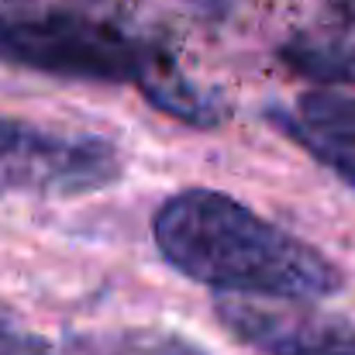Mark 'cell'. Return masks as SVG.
Returning <instances> with one entry per match:
<instances>
[{
  "label": "cell",
  "instance_id": "1",
  "mask_svg": "<svg viewBox=\"0 0 355 355\" xmlns=\"http://www.w3.org/2000/svg\"><path fill=\"white\" fill-rule=\"evenodd\" d=\"M152 238L173 269L232 297L300 304L335 297L345 286L342 269L321 248L221 190L173 193L152 218Z\"/></svg>",
  "mask_w": 355,
  "mask_h": 355
},
{
  "label": "cell",
  "instance_id": "2",
  "mask_svg": "<svg viewBox=\"0 0 355 355\" xmlns=\"http://www.w3.org/2000/svg\"><path fill=\"white\" fill-rule=\"evenodd\" d=\"M0 59L66 80L135 83L152 107L193 128L225 118L218 94L190 83L152 38L80 3L3 0Z\"/></svg>",
  "mask_w": 355,
  "mask_h": 355
},
{
  "label": "cell",
  "instance_id": "3",
  "mask_svg": "<svg viewBox=\"0 0 355 355\" xmlns=\"http://www.w3.org/2000/svg\"><path fill=\"white\" fill-rule=\"evenodd\" d=\"M124 176V152L94 131L0 118V193L83 197Z\"/></svg>",
  "mask_w": 355,
  "mask_h": 355
},
{
  "label": "cell",
  "instance_id": "4",
  "mask_svg": "<svg viewBox=\"0 0 355 355\" xmlns=\"http://www.w3.org/2000/svg\"><path fill=\"white\" fill-rule=\"evenodd\" d=\"M214 314L241 345L259 355H355V324L314 307H272L221 297Z\"/></svg>",
  "mask_w": 355,
  "mask_h": 355
},
{
  "label": "cell",
  "instance_id": "5",
  "mask_svg": "<svg viewBox=\"0 0 355 355\" xmlns=\"http://www.w3.org/2000/svg\"><path fill=\"white\" fill-rule=\"evenodd\" d=\"M269 121L314 155H355V94L352 90H307L293 111L269 107Z\"/></svg>",
  "mask_w": 355,
  "mask_h": 355
},
{
  "label": "cell",
  "instance_id": "6",
  "mask_svg": "<svg viewBox=\"0 0 355 355\" xmlns=\"http://www.w3.org/2000/svg\"><path fill=\"white\" fill-rule=\"evenodd\" d=\"M69 355H211L183 335L159 328H97L66 338Z\"/></svg>",
  "mask_w": 355,
  "mask_h": 355
},
{
  "label": "cell",
  "instance_id": "7",
  "mask_svg": "<svg viewBox=\"0 0 355 355\" xmlns=\"http://www.w3.org/2000/svg\"><path fill=\"white\" fill-rule=\"evenodd\" d=\"M0 355H69L52 349L42 335H35L10 307L0 304Z\"/></svg>",
  "mask_w": 355,
  "mask_h": 355
},
{
  "label": "cell",
  "instance_id": "8",
  "mask_svg": "<svg viewBox=\"0 0 355 355\" xmlns=\"http://www.w3.org/2000/svg\"><path fill=\"white\" fill-rule=\"evenodd\" d=\"M328 14L345 35H352V42L345 45H355V0H328Z\"/></svg>",
  "mask_w": 355,
  "mask_h": 355
},
{
  "label": "cell",
  "instance_id": "9",
  "mask_svg": "<svg viewBox=\"0 0 355 355\" xmlns=\"http://www.w3.org/2000/svg\"><path fill=\"white\" fill-rule=\"evenodd\" d=\"M318 159H321V162H328L342 180H349V183L355 187V155H331V152H328V155H318Z\"/></svg>",
  "mask_w": 355,
  "mask_h": 355
}]
</instances>
